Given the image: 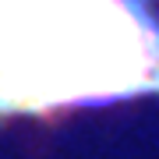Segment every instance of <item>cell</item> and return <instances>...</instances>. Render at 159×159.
Listing matches in <instances>:
<instances>
[{
	"mask_svg": "<svg viewBox=\"0 0 159 159\" xmlns=\"http://www.w3.org/2000/svg\"><path fill=\"white\" fill-rule=\"evenodd\" d=\"M159 96L148 0H0V117Z\"/></svg>",
	"mask_w": 159,
	"mask_h": 159,
	"instance_id": "6da1fadb",
	"label": "cell"
}]
</instances>
